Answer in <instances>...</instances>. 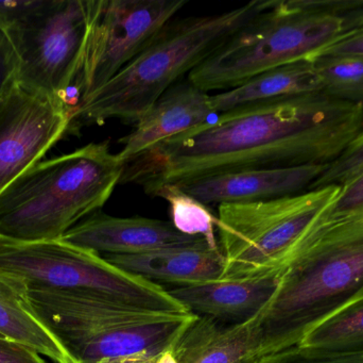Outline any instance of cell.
I'll use <instances>...</instances> for the list:
<instances>
[{
    "mask_svg": "<svg viewBox=\"0 0 363 363\" xmlns=\"http://www.w3.org/2000/svg\"><path fill=\"white\" fill-rule=\"evenodd\" d=\"M362 130L363 104L323 92L235 109L134 158L121 183L150 195L219 173L330 164Z\"/></svg>",
    "mask_w": 363,
    "mask_h": 363,
    "instance_id": "6da1fadb",
    "label": "cell"
},
{
    "mask_svg": "<svg viewBox=\"0 0 363 363\" xmlns=\"http://www.w3.org/2000/svg\"><path fill=\"white\" fill-rule=\"evenodd\" d=\"M362 303L363 217H321L270 302L247 322L258 359L298 347L322 324Z\"/></svg>",
    "mask_w": 363,
    "mask_h": 363,
    "instance_id": "7a4b0ae2",
    "label": "cell"
},
{
    "mask_svg": "<svg viewBox=\"0 0 363 363\" xmlns=\"http://www.w3.org/2000/svg\"><path fill=\"white\" fill-rule=\"evenodd\" d=\"M125 164L108 142L40 161L0 193V238L60 240L106 204Z\"/></svg>",
    "mask_w": 363,
    "mask_h": 363,
    "instance_id": "3957f363",
    "label": "cell"
},
{
    "mask_svg": "<svg viewBox=\"0 0 363 363\" xmlns=\"http://www.w3.org/2000/svg\"><path fill=\"white\" fill-rule=\"evenodd\" d=\"M266 0L219 14L169 23L110 82L72 109L69 130L111 119L135 124L166 91L202 64L262 8Z\"/></svg>",
    "mask_w": 363,
    "mask_h": 363,
    "instance_id": "277c9868",
    "label": "cell"
},
{
    "mask_svg": "<svg viewBox=\"0 0 363 363\" xmlns=\"http://www.w3.org/2000/svg\"><path fill=\"white\" fill-rule=\"evenodd\" d=\"M25 303L77 363L160 355L172 349L196 318L55 288L27 286Z\"/></svg>",
    "mask_w": 363,
    "mask_h": 363,
    "instance_id": "5b68a950",
    "label": "cell"
},
{
    "mask_svg": "<svg viewBox=\"0 0 363 363\" xmlns=\"http://www.w3.org/2000/svg\"><path fill=\"white\" fill-rule=\"evenodd\" d=\"M343 33L340 15L320 12L313 0H267L188 79L207 93L228 91L266 70L315 59Z\"/></svg>",
    "mask_w": 363,
    "mask_h": 363,
    "instance_id": "8992f818",
    "label": "cell"
},
{
    "mask_svg": "<svg viewBox=\"0 0 363 363\" xmlns=\"http://www.w3.org/2000/svg\"><path fill=\"white\" fill-rule=\"evenodd\" d=\"M340 189L328 185L275 200L219 205L216 230L225 260L221 281L283 273Z\"/></svg>",
    "mask_w": 363,
    "mask_h": 363,
    "instance_id": "52a82bcc",
    "label": "cell"
},
{
    "mask_svg": "<svg viewBox=\"0 0 363 363\" xmlns=\"http://www.w3.org/2000/svg\"><path fill=\"white\" fill-rule=\"evenodd\" d=\"M0 275L21 279L28 287L76 290L149 310L190 313L160 283L62 239L18 242L0 238Z\"/></svg>",
    "mask_w": 363,
    "mask_h": 363,
    "instance_id": "ba28073f",
    "label": "cell"
},
{
    "mask_svg": "<svg viewBox=\"0 0 363 363\" xmlns=\"http://www.w3.org/2000/svg\"><path fill=\"white\" fill-rule=\"evenodd\" d=\"M87 28L89 0H38L4 30L16 55L17 83L70 104Z\"/></svg>",
    "mask_w": 363,
    "mask_h": 363,
    "instance_id": "9c48e42d",
    "label": "cell"
},
{
    "mask_svg": "<svg viewBox=\"0 0 363 363\" xmlns=\"http://www.w3.org/2000/svg\"><path fill=\"white\" fill-rule=\"evenodd\" d=\"M186 4V0H89V28L72 109L135 60Z\"/></svg>",
    "mask_w": 363,
    "mask_h": 363,
    "instance_id": "30bf717a",
    "label": "cell"
},
{
    "mask_svg": "<svg viewBox=\"0 0 363 363\" xmlns=\"http://www.w3.org/2000/svg\"><path fill=\"white\" fill-rule=\"evenodd\" d=\"M70 123L68 102L13 82L0 100V193L38 163Z\"/></svg>",
    "mask_w": 363,
    "mask_h": 363,
    "instance_id": "8fae6325",
    "label": "cell"
},
{
    "mask_svg": "<svg viewBox=\"0 0 363 363\" xmlns=\"http://www.w3.org/2000/svg\"><path fill=\"white\" fill-rule=\"evenodd\" d=\"M330 164L219 173L176 185L207 206L262 202L309 191Z\"/></svg>",
    "mask_w": 363,
    "mask_h": 363,
    "instance_id": "7c38bea8",
    "label": "cell"
},
{
    "mask_svg": "<svg viewBox=\"0 0 363 363\" xmlns=\"http://www.w3.org/2000/svg\"><path fill=\"white\" fill-rule=\"evenodd\" d=\"M177 230L172 222L148 217H117L97 212L77 224L62 240L106 255H138L201 240Z\"/></svg>",
    "mask_w": 363,
    "mask_h": 363,
    "instance_id": "4fadbf2b",
    "label": "cell"
},
{
    "mask_svg": "<svg viewBox=\"0 0 363 363\" xmlns=\"http://www.w3.org/2000/svg\"><path fill=\"white\" fill-rule=\"evenodd\" d=\"M209 97L189 79L181 80L134 124L135 127L129 134L119 140L123 148L117 155L127 164L160 143L204 125L215 115Z\"/></svg>",
    "mask_w": 363,
    "mask_h": 363,
    "instance_id": "5bb4252c",
    "label": "cell"
},
{
    "mask_svg": "<svg viewBox=\"0 0 363 363\" xmlns=\"http://www.w3.org/2000/svg\"><path fill=\"white\" fill-rule=\"evenodd\" d=\"M281 274L240 281H217L168 290L190 313L228 324L253 320L270 302Z\"/></svg>",
    "mask_w": 363,
    "mask_h": 363,
    "instance_id": "9a60e30c",
    "label": "cell"
},
{
    "mask_svg": "<svg viewBox=\"0 0 363 363\" xmlns=\"http://www.w3.org/2000/svg\"><path fill=\"white\" fill-rule=\"evenodd\" d=\"M106 260L127 272L153 283L176 287L221 281L225 260L221 249L205 239L183 246L168 247L138 255H106Z\"/></svg>",
    "mask_w": 363,
    "mask_h": 363,
    "instance_id": "2e32d148",
    "label": "cell"
},
{
    "mask_svg": "<svg viewBox=\"0 0 363 363\" xmlns=\"http://www.w3.org/2000/svg\"><path fill=\"white\" fill-rule=\"evenodd\" d=\"M179 363H254L249 325L196 315L172 347Z\"/></svg>",
    "mask_w": 363,
    "mask_h": 363,
    "instance_id": "e0dca14e",
    "label": "cell"
},
{
    "mask_svg": "<svg viewBox=\"0 0 363 363\" xmlns=\"http://www.w3.org/2000/svg\"><path fill=\"white\" fill-rule=\"evenodd\" d=\"M318 92H322V85L313 60H303L266 70L234 89L211 95L209 102L213 114H222Z\"/></svg>",
    "mask_w": 363,
    "mask_h": 363,
    "instance_id": "ac0fdd59",
    "label": "cell"
},
{
    "mask_svg": "<svg viewBox=\"0 0 363 363\" xmlns=\"http://www.w3.org/2000/svg\"><path fill=\"white\" fill-rule=\"evenodd\" d=\"M27 285L0 275V337L33 350L55 363H77L25 303Z\"/></svg>",
    "mask_w": 363,
    "mask_h": 363,
    "instance_id": "d6986e66",
    "label": "cell"
},
{
    "mask_svg": "<svg viewBox=\"0 0 363 363\" xmlns=\"http://www.w3.org/2000/svg\"><path fill=\"white\" fill-rule=\"evenodd\" d=\"M150 195L168 202L172 224L177 230L187 236L202 237L211 247L220 249L216 237L217 215L207 205L172 183L157 188Z\"/></svg>",
    "mask_w": 363,
    "mask_h": 363,
    "instance_id": "ffe728a7",
    "label": "cell"
},
{
    "mask_svg": "<svg viewBox=\"0 0 363 363\" xmlns=\"http://www.w3.org/2000/svg\"><path fill=\"white\" fill-rule=\"evenodd\" d=\"M298 347L330 354L363 351V303L322 324Z\"/></svg>",
    "mask_w": 363,
    "mask_h": 363,
    "instance_id": "44dd1931",
    "label": "cell"
},
{
    "mask_svg": "<svg viewBox=\"0 0 363 363\" xmlns=\"http://www.w3.org/2000/svg\"><path fill=\"white\" fill-rule=\"evenodd\" d=\"M313 62L324 94L363 104V58L317 57Z\"/></svg>",
    "mask_w": 363,
    "mask_h": 363,
    "instance_id": "7402d4cb",
    "label": "cell"
},
{
    "mask_svg": "<svg viewBox=\"0 0 363 363\" xmlns=\"http://www.w3.org/2000/svg\"><path fill=\"white\" fill-rule=\"evenodd\" d=\"M363 173V130L345 151L330 164L328 170L311 185V190L328 185H345Z\"/></svg>",
    "mask_w": 363,
    "mask_h": 363,
    "instance_id": "603a6c76",
    "label": "cell"
},
{
    "mask_svg": "<svg viewBox=\"0 0 363 363\" xmlns=\"http://www.w3.org/2000/svg\"><path fill=\"white\" fill-rule=\"evenodd\" d=\"M254 363H363V351L330 354L296 347L264 356Z\"/></svg>",
    "mask_w": 363,
    "mask_h": 363,
    "instance_id": "cb8c5ba5",
    "label": "cell"
},
{
    "mask_svg": "<svg viewBox=\"0 0 363 363\" xmlns=\"http://www.w3.org/2000/svg\"><path fill=\"white\" fill-rule=\"evenodd\" d=\"M322 217L328 220L363 217V173L341 187L336 200Z\"/></svg>",
    "mask_w": 363,
    "mask_h": 363,
    "instance_id": "d4e9b609",
    "label": "cell"
},
{
    "mask_svg": "<svg viewBox=\"0 0 363 363\" xmlns=\"http://www.w3.org/2000/svg\"><path fill=\"white\" fill-rule=\"evenodd\" d=\"M317 57L363 58V28L343 34Z\"/></svg>",
    "mask_w": 363,
    "mask_h": 363,
    "instance_id": "484cf974",
    "label": "cell"
},
{
    "mask_svg": "<svg viewBox=\"0 0 363 363\" xmlns=\"http://www.w3.org/2000/svg\"><path fill=\"white\" fill-rule=\"evenodd\" d=\"M17 61L14 49L4 31L0 30V100L16 81Z\"/></svg>",
    "mask_w": 363,
    "mask_h": 363,
    "instance_id": "4316f807",
    "label": "cell"
},
{
    "mask_svg": "<svg viewBox=\"0 0 363 363\" xmlns=\"http://www.w3.org/2000/svg\"><path fill=\"white\" fill-rule=\"evenodd\" d=\"M0 363H48L29 347L0 337Z\"/></svg>",
    "mask_w": 363,
    "mask_h": 363,
    "instance_id": "83f0119b",
    "label": "cell"
},
{
    "mask_svg": "<svg viewBox=\"0 0 363 363\" xmlns=\"http://www.w3.org/2000/svg\"><path fill=\"white\" fill-rule=\"evenodd\" d=\"M38 0H23V1H0V30L6 28L27 14L36 4Z\"/></svg>",
    "mask_w": 363,
    "mask_h": 363,
    "instance_id": "f1b7e54d",
    "label": "cell"
},
{
    "mask_svg": "<svg viewBox=\"0 0 363 363\" xmlns=\"http://www.w3.org/2000/svg\"><path fill=\"white\" fill-rule=\"evenodd\" d=\"M162 354V353H161ZM159 355L150 354H138V355L125 356V357L114 358L96 363H155Z\"/></svg>",
    "mask_w": 363,
    "mask_h": 363,
    "instance_id": "f546056e",
    "label": "cell"
},
{
    "mask_svg": "<svg viewBox=\"0 0 363 363\" xmlns=\"http://www.w3.org/2000/svg\"><path fill=\"white\" fill-rule=\"evenodd\" d=\"M155 363H179L178 360L174 357L172 354V350H167V351L163 352L157 356Z\"/></svg>",
    "mask_w": 363,
    "mask_h": 363,
    "instance_id": "4dcf8cb0",
    "label": "cell"
},
{
    "mask_svg": "<svg viewBox=\"0 0 363 363\" xmlns=\"http://www.w3.org/2000/svg\"><path fill=\"white\" fill-rule=\"evenodd\" d=\"M1 338H2V337H1Z\"/></svg>",
    "mask_w": 363,
    "mask_h": 363,
    "instance_id": "1f68e13d",
    "label": "cell"
}]
</instances>
